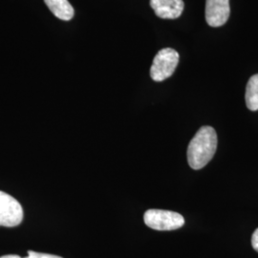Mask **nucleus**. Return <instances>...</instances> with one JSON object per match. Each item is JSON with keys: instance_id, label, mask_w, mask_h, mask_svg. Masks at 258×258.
<instances>
[{"instance_id": "nucleus-1", "label": "nucleus", "mask_w": 258, "mask_h": 258, "mask_svg": "<svg viewBox=\"0 0 258 258\" xmlns=\"http://www.w3.org/2000/svg\"><path fill=\"white\" fill-rule=\"evenodd\" d=\"M217 148V134L212 126H202L197 131L187 148L188 165L195 170L211 162Z\"/></svg>"}, {"instance_id": "nucleus-2", "label": "nucleus", "mask_w": 258, "mask_h": 258, "mask_svg": "<svg viewBox=\"0 0 258 258\" xmlns=\"http://www.w3.org/2000/svg\"><path fill=\"white\" fill-rule=\"evenodd\" d=\"M179 54L172 48L160 50L153 59L150 68V77L154 82H163L175 72L179 63Z\"/></svg>"}, {"instance_id": "nucleus-3", "label": "nucleus", "mask_w": 258, "mask_h": 258, "mask_svg": "<svg viewBox=\"0 0 258 258\" xmlns=\"http://www.w3.org/2000/svg\"><path fill=\"white\" fill-rule=\"evenodd\" d=\"M145 224L156 231H174L184 225V217L175 212L165 210H148L144 215Z\"/></svg>"}, {"instance_id": "nucleus-4", "label": "nucleus", "mask_w": 258, "mask_h": 258, "mask_svg": "<svg viewBox=\"0 0 258 258\" xmlns=\"http://www.w3.org/2000/svg\"><path fill=\"white\" fill-rule=\"evenodd\" d=\"M22 220L23 209L19 201L0 190V227H17Z\"/></svg>"}, {"instance_id": "nucleus-5", "label": "nucleus", "mask_w": 258, "mask_h": 258, "mask_svg": "<svg viewBox=\"0 0 258 258\" xmlns=\"http://www.w3.org/2000/svg\"><path fill=\"white\" fill-rule=\"evenodd\" d=\"M230 0H207L206 20L212 27L223 26L230 18Z\"/></svg>"}, {"instance_id": "nucleus-6", "label": "nucleus", "mask_w": 258, "mask_h": 258, "mask_svg": "<svg viewBox=\"0 0 258 258\" xmlns=\"http://www.w3.org/2000/svg\"><path fill=\"white\" fill-rule=\"evenodd\" d=\"M150 6L160 19H178L184 11L183 0H150Z\"/></svg>"}, {"instance_id": "nucleus-7", "label": "nucleus", "mask_w": 258, "mask_h": 258, "mask_svg": "<svg viewBox=\"0 0 258 258\" xmlns=\"http://www.w3.org/2000/svg\"><path fill=\"white\" fill-rule=\"evenodd\" d=\"M44 2L55 18L64 21L74 18V8L68 0H44Z\"/></svg>"}, {"instance_id": "nucleus-8", "label": "nucleus", "mask_w": 258, "mask_h": 258, "mask_svg": "<svg viewBox=\"0 0 258 258\" xmlns=\"http://www.w3.org/2000/svg\"><path fill=\"white\" fill-rule=\"evenodd\" d=\"M246 104L250 111L258 110V74L249 78L246 87Z\"/></svg>"}, {"instance_id": "nucleus-9", "label": "nucleus", "mask_w": 258, "mask_h": 258, "mask_svg": "<svg viewBox=\"0 0 258 258\" xmlns=\"http://www.w3.org/2000/svg\"><path fill=\"white\" fill-rule=\"evenodd\" d=\"M25 258H62L54 254L49 253H42V252H37V251H29L27 257Z\"/></svg>"}, {"instance_id": "nucleus-10", "label": "nucleus", "mask_w": 258, "mask_h": 258, "mask_svg": "<svg viewBox=\"0 0 258 258\" xmlns=\"http://www.w3.org/2000/svg\"><path fill=\"white\" fill-rule=\"evenodd\" d=\"M251 245H252V248L255 249L258 252V229H256L254 232L252 233V236H251Z\"/></svg>"}, {"instance_id": "nucleus-11", "label": "nucleus", "mask_w": 258, "mask_h": 258, "mask_svg": "<svg viewBox=\"0 0 258 258\" xmlns=\"http://www.w3.org/2000/svg\"><path fill=\"white\" fill-rule=\"evenodd\" d=\"M0 258H21L17 254H7V255H4V256H1Z\"/></svg>"}]
</instances>
